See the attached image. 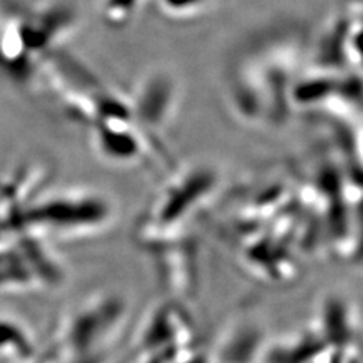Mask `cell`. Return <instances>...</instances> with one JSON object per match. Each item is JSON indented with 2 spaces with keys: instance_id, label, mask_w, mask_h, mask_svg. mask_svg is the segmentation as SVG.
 I'll return each mask as SVG.
<instances>
[{
  "instance_id": "obj_3",
  "label": "cell",
  "mask_w": 363,
  "mask_h": 363,
  "mask_svg": "<svg viewBox=\"0 0 363 363\" xmlns=\"http://www.w3.org/2000/svg\"><path fill=\"white\" fill-rule=\"evenodd\" d=\"M26 335L23 333L21 328H18V325L0 320V347L13 344L21 350L23 345L26 347Z\"/></svg>"
},
{
  "instance_id": "obj_2",
  "label": "cell",
  "mask_w": 363,
  "mask_h": 363,
  "mask_svg": "<svg viewBox=\"0 0 363 363\" xmlns=\"http://www.w3.org/2000/svg\"><path fill=\"white\" fill-rule=\"evenodd\" d=\"M105 204L93 197L64 194L49 199L21 213V224L37 229L70 230L100 223L105 217Z\"/></svg>"
},
{
  "instance_id": "obj_1",
  "label": "cell",
  "mask_w": 363,
  "mask_h": 363,
  "mask_svg": "<svg viewBox=\"0 0 363 363\" xmlns=\"http://www.w3.org/2000/svg\"><path fill=\"white\" fill-rule=\"evenodd\" d=\"M73 26V13L61 4L16 11L0 18V64L25 76L48 58Z\"/></svg>"
}]
</instances>
